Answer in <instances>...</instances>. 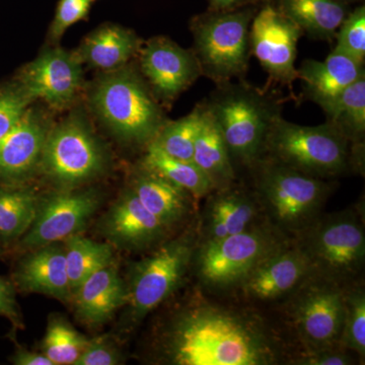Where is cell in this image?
<instances>
[{
    "label": "cell",
    "mask_w": 365,
    "mask_h": 365,
    "mask_svg": "<svg viewBox=\"0 0 365 365\" xmlns=\"http://www.w3.org/2000/svg\"><path fill=\"white\" fill-rule=\"evenodd\" d=\"M151 333L153 361L170 365H287L292 349L264 309L194 285Z\"/></svg>",
    "instance_id": "cell-1"
},
{
    "label": "cell",
    "mask_w": 365,
    "mask_h": 365,
    "mask_svg": "<svg viewBox=\"0 0 365 365\" xmlns=\"http://www.w3.org/2000/svg\"><path fill=\"white\" fill-rule=\"evenodd\" d=\"M248 170L266 220L292 240L325 212L336 187L332 180L309 176L266 158Z\"/></svg>",
    "instance_id": "cell-2"
},
{
    "label": "cell",
    "mask_w": 365,
    "mask_h": 365,
    "mask_svg": "<svg viewBox=\"0 0 365 365\" xmlns=\"http://www.w3.org/2000/svg\"><path fill=\"white\" fill-rule=\"evenodd\" d=\"M261 158L324 180L364 172V153L354 150L333 125L302 126L281 115L269 128Z\"/></svg>",
    "instance_id": "cell-3"
},
{
    "label": "cell",
    "mask_w": 365,
    "mask_h": 365,
    "mask_svg": "<svg viewBox=\"0 0 365 365\" xmlns=\"http://www.w3.org/2000/svg\"><path fill=\"white\" fill-rule=\"evenodd\" d=\"M216 86L204 104L220 127L235 170H249L260 160L269 128L281 115L279 101L244 79Z\"/></svg>",
    "instance_id": "cell-4"
},
{
    "label": "cell",
    "mask_w": 365,
    "mask_h": 365,
    "mask_svg": "<svg viewBox=\"0 0 365 365\" xmlns=\"http://www.w3.org/2000/svg\"><path fill=\"white\" fill-rule=\"evenodd\" d=\"M364 201L319 216L294 240L311 264L312 273L345 288L364 280Z\"/></svg>",
    "instance_id": "cell-5"
},
{
    "label": "cell",
    "mask_w": 365,
    "mask_h": 365,
    "mask_svg": "<svg viewBox=\"0 0 365 365\" xmlns=\"http://www.w3.org/2000/svg\"><path fill=\"white\" fill-rule=\"evenodd\" d=\"M199 245L197 220L131 266L127 287L129 323L138 325L184 288Z\"/></svg>",
    "instance_id": "cell-6"
},
{
    "label": "cell",
    "mask_w": 365,
    "mask_h": 365,
    "mask_svg": "<svg viewBox=\"0 0 365 365\" xmlns=\"http://www.w3.org/2000/svg\"><path fill=\"white\" fill-rule=\"evenodd\" d=\"M294 241L268 222L220 241L199 244L192 273L209 294L230 297L259 264Z\"/></svg>",
    "instance_id": "cell-7"
},
{
    "label": "cell",
    "mask_w": 365,
    "mask_h": 365,
    "mask_svg": "<svg viewBox=\"0 0 365 365\" xmlns=\"http://www.w3.org/2000/svg\"><path fill=\"white\" fill-rule=\"evenodd\" d=\"M275 307L292 351L339 346L344 318V288L340 285L311 273Z\"/></svg>",
    "instance_id": "cell-8"
},
{
    "label": "cell",
    "mask_w": 365,
    "mask_h": 365,
    "mask_svg": "<svg viewBox=\"0 0 365 365\" xmlns=\"http://www.w3.org/2000/svg\"><path fill=\"white\" fill-rule=\"evenodd\" d=\"M91 102L98 117L125 143L146 146L168 121L140 76L123 66L98 79Z\"/></svg>",
    "instance_id": "cell-9"
},
{
    "label": "cell",
    "mask_w": 365,
    "mask_h": 365,
    "mask_svg": "<svg viewBox=\"0 0 365 365\" xmlns=\"http://www.w3.org/2000/svg\"><path fill=\"white\" fill-rule=\"evenodd\" d=\"M257 11L255 6L230 11L208 9L192 19L193 51L202 76L216 85L245 78L252 55L250 30Z\"/></svg>",
    "instance_id": "cell-10"
},
{
    "label": "cell",
    "mask_w": 365,
    "mask_h": 365,
    "mask_svg": "<svg viewBox=\"0 0 365 365\" xmlns=\"http://www.w3.org/2000/svg\"><path fill=\"white\" fill-rule=\"evenodd\" d=\"M40 162L53 181L74 187L97 177L104 170L106 155L90 128L71 118L48 132Z\"/></svg>",
    "instance_id": "cell-11"
},
{
    "label": "cell",
    "mask_w": 365,
    "mask_h": 365,
    "mask_svg": "<svg viewBox=\"0 0 365 365\" xmlns=\"http://www.w3.org/2000/svg\"><path fill=\"white\" fill-rule=\"evenodd\" d=\"M302 35V29L271 2L257 11L250 30L252 55L258 59L271 81L289 86L290 90L294 81L299 79L295 60Z\"/></svg>",
    "instance_id": "cell-12"
},
{
    "label": "cell",
    "mask_w": 365,
    "mask_h": 365,
    "mask_svg": "<svg viewBox=\"0 0 365 365\" xmlns=\"http://www.w3.org/2000/svg\"><path fill=\"white\" fill-rule=\"evenodd\" d=\"M311 273L309 259L294 240L259 264L230 297L263 309L284 299Z\"/></svg>",
    "instance_id": "cell-13"
},
{
    "label": "cell",
    "mask_w": 365,
    "mask_h": 365,
    "mask_svg": "<svg viewBox=\"0 0 365 365\" xmlns=\"http://www.w3.org/2000/svg\"><path fill=\"white\" fill-rule=\"evenodd\" d=\"M197 215L199 244L220 241L268 222L252 187L235 182L213 190Z\"/></svg>",
    "instance_id": "cell-14"
},
{
    "label": "cell",
    "mask_w": 365,
    "mask_h": 365,
    "mask_svg": "<svg viewBox=\"0 0 365 365\" xmlns=\"http://www.w3.org/2000/svg\"><path fill=\"white\" fill-rule=\"evenodd\" d=\"M139 52L141 73L151 93L163 104H172L202 76L193 50L184 49L168 38H153Z\"/></svg>",
    "instance_id": "cell-15"
},
{
    "label": "cell",
    "mask_w": 365,
    "mask_h": 365,
    "mask_svg": "<svg viewBox=\"0 0 365 365\" xmlns=\"http://www.w3.org/2000/svg\"><path fill=\"white\" fill-rule=\"evenodd\" d=\"M93 191H66L39 202L37 215L21 237V247L37 249L67 240L85 227L98 206Z\"/></svg>",
    "instance_id": "cell-16"
},
{
    "label": "cell",
    "mask_w": 365,
    "mask_h": 365,
    "mask_svg": "<svg viewBox=\"0 0 365 365\" xmlns=\"http://www.w3.org/2000/svg\"><path fill=\"white\" fill-rule=\"evenodd\" d=\"M81 63L76 53L46 50L24 67L19 86L31 100L41 98L57 109L66 107L83 85Z\"/></svg>",
    "instance_id": "cell-17"
},
{
    "label": "cell",
    "mask_w": 365,
    "mask_h": 365,
    "mask_svg": "<svg viewBox=\"0 0 365 365\" xmlns=\"http://www.w3.org/2000/svg\"><path fill=\"white\" fill-rule=\"evenodd\" d=\"M103 232L118 248L151 251L176 235L150 213L129 187L106 215Z\"/></svg>",
    "instance_id": "cell-18"
},
{
    "label": "cell",
    "mask_w": 365,
    "mask_h": 365,
    "mask_svg": "<svg viewBox=\"0 0 365 365\" xmlns=\"http://www.w3.org/2000/svg\"><path fill=\"white\" fill-rule=\"evenodd\" d=\"M130 188L141 204L174 234L193 223L198 215V201L143 165L133 173Z\"/></svg>",
    "instance_id": "cell-19"
},
{
    "label": "cell",
    "mask_w": 365,
    "mask_h": 365,
    "mask_svg": "<svg viewBox=\"0 0 365 365\" xmlns=\"http://www.w3.org/2000/svg\"><path fill=\"white\" fill-rule=\"evenodd\" d=\"M47 135L42 117L26 109L0 140V181H14L29 174L40 162Z\"/></svg>",
    "instance_id": "cell-20"
},
{
    "label": "cell",
    "mask_w": 365,
    "mask_h": 365,
    "mask_svg": "<svg viewBox=\"0 0 365 365\" xmlns=\"http://www.w3.org/2000/svg\"><path fill=\"white\" fill-rule=\"evenodd\" d=\"M14 281L24 292H38L69 300L72 292L67 274L66 251L58 242L36 249L19 264Z\"/></svg>",
    "instance_id": "cell-21"
},
{
    "label": "cell",
    "mask_w": 365,
    "mask_h": 365,
    "mask_svg": "<svg viewBox=\"0 0 365 365\" xmlns=\"http://www.w3.org/2000/svg\"><path fill=\"white\" fill-rule=\"evenodd\" d=\"M297 71L307 98L318 105L337 97L365 76L364 64L336 48L324 61L304 60Z\"/></svg>",
    "instance_id": "cell-22"
},
{
    "label": "cell",
    "mask_w": 365,
    "mask_h": 365,
    "mask_svg": "<svg viewBox=\"0 0 365 365\" xmlns=\"http://www.w3.org/2000/svg\"><path fill=\"white\" fill-rule=\"evenodd\" d=\"M76 313L83 323L98 326L127 304V287L113 263L91 274L74 292Z\"/></svg>",
    "instance_id": "cell-23"
},
{
    "label": "cell",
    "mask_w": 365,
    "mask_h": 365,
    "mask_svg": "<svg viewBox=\"0 0 365 365\" xmlns=\"http://www.w3.org/2000/svg\"><path fill=\"white\" fill-rule=\"evenodd\" d=\"M140 49L141 41L135 33L108 24L88 36L76 54L81 62L109 72L126 66Z\"/></svg>",
    "instance_id": "cell-24"
},
{
    "label": "cell",
    "mask_w": 365,
    "mask_h": 365,
    "mask_svg": "<svg viewBox=\"0 0 365 365\" xmlns=\"http://www.w3.org/2000/svg\"><path fill=\"white\" fill-rule=\"evenodd\" d=\"M192 160L207 177L213 190L227 188L237 182V170L232 163L227 143L215 118L204 103L202 121Z\"/></svg>",
    "instance_id": "cell-25"
},
{
    "label": "cell",
    "mask_w": 365,
    "mask_h": 365,
    "mask_svg": "<svg viewBox=\"0 0 365 365\" xmlns=\"http://www.w3.org/2000/svg\"><path fill=\"white\" fill-rule=\"evenodd\" d=\"M277 9L304 34L329 42L335 39L338 29L350 13L347 4L336 0H278Z\"/></svg>",
    "instance_id": "cell-26"
},
{
    "label": "cell",
    "mask_w": 365,
    "mask_h": 365,
    "mask_svg": "<svg viewBox=\"0 0 365 365\" xmlns=\"http://www.w3.org/2000/svg\"><path fill=\"white\" fill-rule=\"evenodd\" d=\"M319 106L325 112L327 122L333 125L352 146L364 148L365 76L337 97Z\"/></svg>",
    "instance_id": "cell-27"
},
{
    "label": "cell",
    "mask_w": 365,
    "mask_h": 365,
    "mask_svg": "<svg viewBox=\"0 0 365 365\" xmlns=\"http://www.w3.org/2000/svg\"><path fill=\"white\" fill-rule=\"evenodd\" d=\"M140 165L189 192L198 202L213 191L207 177L193 160L170 157L155 143H150L146 146Z\"/></svg>",
    "instance_id": "cell-28"
},
{
    "label": "cell",
    "mask_w": 365,
    "mask_h": 365,
    "mask_svg": "<svg viewBox=\"0 0 365 365\" xmlns=\"http://www.w3.org/2000/svg\"><path fill=\"white\" fill-rule=\"evenodd\" d=\"M38 206L39 201L32 190L0 188V241L23 237L35 220Z\"/></svg>",
    "instance_id": "cell-29"
},
{
    "label": "cell",
    "mask_w": 365,
    "mask_h": 365,
    "mask_svg": "<svg viewBox=\"0 0 365 365\" xmlns=\"http://www.w3.org/2000/svg\"><path fill=\"white\" fill-rule=\"evenodd\" d=\"M67 274L72 292L91 274L113 263V250L109 244L98 242L73 235L64 245Z\"/></svg>",
    "instance_id": "cell-30"
},
{
    "label": "cell",
    "mask_w": 365,
    "mask_h": 365,
    "mask_svg": "<svg viewBox=\"0 0 365 365\" xmlns=\"http://www.w3.org/2000/svg\"><path fill=\"white\" fill-rule=\"evenodd\" d=\"M202 121V104L197 106L187 116L167 121L153 143L170 157L182 160H192L197 136Z\"/></svg>",
    "instance_id": "cell-31"
},
{
    "label": "cell",
    "mask_w": 365,
    "mask_h": 365,
    "mask_svg": "<svg viewBox=\"0 0 365 365\" xmlns=\"http://www.w3.org/2000/svg\"><path fill=\"white\" fill-rule=\"evenodd\" d=\"M339 345L365 361V282L344 288V318Z\"/></svg>",
    "instance_id": "cell-32"
},
{
    "label": "cell",
    "mask_w": 365,
    "mask_h": 365,
    "mask_svg": "<svg viewBox=\"0 0 365 365\" xmlns=\"http://www.w3.org/2000/svg\"><path fill=\"white\" fill-rule=\"evenodd\" d=\"M88 340L61 318L52 319L48 325L43 353L54 365L76 364Z\"/></svg>",
    "instance_id": "cell-33"
},
{
    "label": "cell",
    "mask_w": 365,
    "mask_h": 365,
    "mask_svg": "<svg viewBox=\"0 0 365 365\" xmlns=\"http://www.w3.org/2000/svg\"><path fill=\"white\" fill-rule=\"evenodd\" d=\"M336 49L364 63L365 57V7L360 6L350 11L336 34Z\"/></svg>",
    "instance_id": "cell-34"
},
{
    "label": "cell",
    "mask_w": 365,
    "mask_h": 365,
    "mask_svg": "<svg viewBox=\"0 0 365 365\" xmlns=\"http://www.w3.org/2000/svg\"><path fill=\"white\" fill-rule=\"evenodd\" d=\"M360 364L354 353L341 346L314 350H294L287 365H355Z\"/></svg>",
    "instance_id": "cell-35"
},
{
    "label": "cell",
    "mask_w": 365,
    "mask_h": 365,
    "mask_svg": "<svg viewBox=\"0 0 365 365\" xmlns=\"http://www.w3.org/2000/svg\"><path fill=\"white\" fill-rule=\"evenodd\" d=\"M31 101L19 85L0 91V140L19 121Z\"/></svg>",
    "instance_id": "cell-36"
},
{
    "label": "cell",
    "mask_w": 365,
    "mask_h": 365,
    "mask_svg": "<svg viewBox=\"0 0 365 365\" xmlns=\"http://www.w3.org/2000/svg\"><path fill=\"white\" fill-rule=\"evenodd\" d=\"M93 0H59L54 20L50 26V37L59 40L67 29L79 21L86 20Z\"/></svg>",
    "instance_id": "cell-37"
},
{
    "label": "cell",
    "mask_w": 365,
    "mask_h": 365,
    "mask_svg": "<svg viewBox=\"0 0 365 365\" xmlns=\"http://www.w3.org/2000/svg\"><path fill=\"white\" fill-rule=\"evenodd\" d=\"M121 359L119 350L107 338L100 337L88 340L74 365H116Z\"/></svg>",
    "instance_id": "cell-38"
},
{
    "label": "cell",
    "mask_w": 365,
    "mask_h": 365,
    "mask_svg": "<svg viewBox=\"0 0 365 365\" xmlns=\"http://www.w3.org/2000/svg\"><path fill=\"white\" fill-rule=\"evenodd\" d=\"M0 316L11 319L16 325H20V312L16 300L14 287L11 283L0 277Z\"/></svg>",
    "instance_id": "cell-39"
},
{
    "label": "cell",
    "mask_w": 365,
    "mask_h": 365,
    "mask_svg": "<svg viewBox=\"0 0 365 365\" xmlns=\"http://www.w3.org/2000/svg\"><path fill=\"white\" fill-rule=\"evenodd\" d=\"M210 11H230L259 4H270L271 0H208Z\"/></svg>",
    "instance_id": "cell-40"
},
{
    "label": "cell",
    "mask_w": 365,
    "mask_h": 365,
    "mask_svg": "<svg viewBox=\"0 0 365 365\" xmlns=\"http://www.w3.org/2000/svg\"><path fill=\"white\" fill-rule=\"evenodd\" d=\"M11 360L16 365H54L44 353L40 354L26 349H19Z\"/></svg>",
    "instance_id": "cell-41"
},
{
    "label": "cell",
    "mask_w": 365,
    "mask_h": 365,
    "mask_svg": "<svg viewBox=\"0 0 365 365\" xmlns=\"http://www.w3.org/2000/svg\"><path fill=\"white\" fill-rule=\"evenodd\" d=\"M336 1L343 2V4H349V2L359 1V0H336Z\"/></svg>",
    "instance_id": "cell-42"
},
{
    "label": "cell",
    "mask_w": 365,
    "mask_h": 365,
    "mask_svg": "<svg viewBox=\"0 0 365 365\" xmlns=\"http://www.w3.org/2000/svg\"><path fill=\"white\" fill-rule=\"evenodd\" d=\"M93 1H95V0H93Z\"/></svg>",
    "instance_id": "cell-43"
}]
</instances>
